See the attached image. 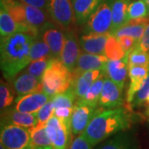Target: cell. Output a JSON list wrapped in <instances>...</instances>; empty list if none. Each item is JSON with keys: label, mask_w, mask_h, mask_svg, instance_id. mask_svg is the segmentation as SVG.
Instances as JSON below:
<instances>
[{"label": "cell", "mask_w": 149, "mask_h": 149, "mask_svg": "<svg viewBox=\"0 0 149 149\" xmlns=\"http://www.w3.org/2000/svg\"><path fill=\"white\" fill-rule=\"evenodd\" d=\"M110 33H84L80 38V48L86 53L104 55L107 40Z\"/></svg>", "instance_id": "5bb4252c"}, {"label": "cell", "mask_w": 149, "mask_h": 149, "mask_svg": "<svg viewBox=\"0 0 149 149\" xmlns=\"http://www.w3.org/2000/svg\"><path fill=\"white\" fill-rule=\"evenodd\" d=\"M14 100V92L6 82L2 81L0 85V108L1 111L5 110Z\"/></svg>", "instance_id": "836d02e7"}, {"label": "cell", "mask_w": 149, "mask_h": 149, "mask_svg": "<svg viewBox=\"0 0 149 149\" xmlns=\"http://www.w3.org/2000/svg\"><path fill=\"white\" fill-rule=\"evenodd\" d=\"M104 74H105V71L104 70H92L73 76L71 87L73 88L74 93L77 96V99H80L82 96L85 95V93L90 89L91 85L94 84V82Z\"/></svg>", "instance_id": "2e32d148"}, {"label": "cell", "mask_w": 149, "mask_h": 149, "mask_svg": "<svg viewBox=\"0 0 149 149\" xmlns=\"http://www.w3.org/2000/svg\"><path fill=\"white\" fill-rule=\"evenodd\" d=\"M132 0H113L112 5V29L110 34L128 22V8Z\"/></svg>", "instance_id": "cb8c5ba5"}, {"label": "cell", "mask_w": 149, "mask_h": 149, "mask_svg": "<svg viewBox=\"0 0 149 149\" xmlns=\"http://www.w3.org/2000/svg\"><path fill=\"white\" fill-rule=\"evenodd\" d=\"M145 2H146V3H147V5H148L149 8V0H145Z\"/></svg>", "instance_id": "f6af8a7d"}, {"label": "cell", "mask_w": 149, "mask_h": 149, "mask_svg": "<svg viewBox=\"0 0 149 149\" xmlns=\"http://www.w3.org/2000/svg\"><path fill=\"white\" fill-rule=\"evenodd\" d=\"M17 32H27V28L17 23L1 3L0 8V34L1 37H7Z\"/></svg>", "instance_id": "603a6c76"}, {"label": "cell", "mask_w": 149, "mask_h": 149, "mask_svg": "<svg viewBox=\"0 0 149 149\" xmlns=\"http://www.w3.org/2000/svg\"><path fill=\"white\" fill-rule=\"evenodd\" d=\"M22 3H27L28 5L34 6L42 9H47V0H18Z\"/></svg>", "instance_id": "60d3db41"}, {"label": "cell", "mask_w": 149, "mask_h": 149, "mask_svg": "<svg viewBox=\"0 0 149 149\" xmlns=\"http://www.w3.org/2000/svg\"><path fill=\"white\" fill-rule=\"evenodd\" d=\"M113 0H104L85 22L84 33H110L112 29V5Z\"/></svg>", "instance_id": "8992f818"}, {"label": "cell", "mask_w": 149, "mask_h": 149, "mask_svg": "<svg viewBox=\"0 0 149 149\" xmlns=\"http://www.w3.org/2000/svg\"><path fill=\"white\" fill-rule=\"evenodd\" d=\"M47 124L37 123L30 130L31 141L33 149L43 148V147H52L51 140L49 139L46 129Z\"/></svg>", "instance_id": "484cf974"}, {"label": "cell", "mask_w": 149, "mask_h": 149, "mask_svg": "<svg viewBox=\"0 0 149 149\" xmlns=\"http://www.w3.org/2000/svg\"><path fill=\"white\" fill-rule=\"evenodd\" d=\"M129 125L128 113L124 109L118 107L99 112L83 134L93 146H95L112 135L127 129Z\"/></svg>", "instance_id": "7a4b0ae2"}, {"label": "cell", "mask_w": 149, "mask_h": 149, "mask_svg": "<svg viewBox=\"0 0 149 149\" xmlns=\"http://www.w3.org/2000/svg\"><path fill=\"white\" fill-rule=\"evenodd\" d=\"M100 111V109L77 100L70 118V129L72 134L80 135L84 133L92 118Z\"/></svg>", "instance_id": "9c48e42d"}, {"label": "cell", "mask_w": 149, "mask_h": 149, "mask_svg": "<svg viewBox=\"0 0 149 149\" xmlns=\"http://www.w3.org/2000/svg\"><path fill=\"white\" fill-rule=\"evenodd\" d=\"M0 149H6L5 147L3 144H0Z\"/></svg>", "instance_id": "ee69618b"}, {"label": "cell", "mask_w": 149, "mask_h": 149, "mask_svg": "<svg viewBox=\"0 0 149 149\" xmlns=\"http://www.w3.org/2000/svg\"><path fill=\"white\" fill-rule=\"evenodd\" d=\"M1 124L13 123L23 128L31 129L37 123V118L36 113H24L15 110L14 109H8L2 113Z\"/></svg>", "instance_id": "e0dca14e"}, {"label": "cell", "mask_w": 149, "mask_h": 149, "mask_svg": "<svg viewBox=\"0 0 149 149\" xmlns=\"http://www.w3.org/2000/svg\"><path fill=\"white\" fill-rule=\"evenodd\" d=\"M80 41L77 40L76 35L71 30H67L65 33V43L60 60L64 65L73 72L80 57Z\"/></svg>", "instance_id": "30bf717a"}, {"label": "cell", "mask_w": 149, "mask_h": 149, "mask_svg": "<svg viewBox=\"0 0 149 149\" xmlns=\"http://www.w3.org/2000/svg\"><path fill=\"white\" fill-rule=\"evenodd\" d=\"M93 147L85 135L81 133L70 143L69 149H93Z\"/></svg>", "instance_id": "74e56055"}, {"label": "cell", "mask_w": 149, "mask_h": 149, "mask_svg": "<svg viewBox=\"0 0 149 149\" xmlns=\"http://www.w3.org/2000/svg\"><path fill=\"white\" fill-rule=\"evenodd\" d=\"M72 80V72L65 66L60 59L53 58L42 77L43 91L52 98L70 89Z\"/></svg>", "instance_id": "277c9868"}, {"label": "cell", "mask_w": 149, "mask_h": 149, "mask_svg": "<svg viewBox=\"0 0 149 149\" xmlns=\"http://www.w3.org/2000/svg\"><path fill=\"white\" fill-rule=\"evenodd\" d=\"M137 48H139L142 51L149 52V23L147 26V28L144 32L143 37H141L139 44L137 46Z\"/></svg>", "instance_id": "ab89813d"}, {"label": "cell", "mask_w": 149, "mask_h": 149, "mask_svg": "<svg viewBox=\"0 0 149 149\" xmlns=\"http://www.w3.org/2000/svg\"><path fill=\"white\" fill-rule=\"evenodd\" d=\"M98 149H133V147L128 135L119 133L107 141Z\"/></svg>", "instance_id": "f1b7e54d"}, {"label": "cell", "mask_w": 149, "mask_h": 149, "mask_svg": "<svg viewBox=\"0 0 149 149\" xmlns=\"http://www.w3.org/2000/svg\"><path fill=\"white\" fill-rule=\"evenodd\" d=\"M15 21L27 28L28 34L37 37L46 29L53 27L48 13L45 9L28 5L18 0H1Z\"/></svg>", "instance_id": "3957f363"}, {"label": "cell", "mask_w": 149, "mask_h": 149, "mask_svg": "<svg viewBox=\"0 0 149 149\" xmlns=\"http://www.w3.org/2000/svg\"><path fill=\"white\" fill-rule=\"evenodd\" d=\"M103 1L104 0H71L75 21L79 24L85 23Z\"/></svg>", "instance_id": "7402d4cb"}, {"label": "cell", "mask_w": 149, "mask_h": 149, "mask_svg": "<svg viewBox=\"0 0 149 149\" xmlns=\"http://www.w3.org/2000/svg\"><path fill=\"white\" fill-rule=\"evenodd\" d=\"M53 58L54 57H47V58L32 61V62L25 68L24 72L29 73V74H32L42 80V77L44 72L47 69Z\"/></svg>", "instance_id": "1f68e13d"}, {"label": "cell", "mask_w": 149, "mask_h": 149, "mask_svg": "<svg viewBox=\"0 0 149 149\" xmlns=\"http://www.w3.org/2000/svg\"><path fill=\"white\" fill-rule=\"evenodd\" d=\"M47 12L51 19L64 28H69L75 22L71 0H47Z\"/></svg>", "instance_id": "52a82bcc"}, {"label": "cell", "mask_w": 149, "mask_h": 149, "mask_svg": "<svg viewBox=\"0 0 149 149\" xmlns=\"http://www.w3.org/2000/svg\"><path fill=\"white\" fill-rule=\"evenodd\" d=\"M50 99L52 98L44 91H37L26 95L18 96L15 100L13 109L17 111L37 114V112L50 100Z\"/></svg>", "instance_id": "8fae6325"}, {"label": "cell", "mask_w": 149, "mask_h": 149, "mask_svg": "<svg viewBox=\"0 0 149 149\" xmlns=\"http://www.w3.org/2000/svg\"><path fill=\"white\" fill-rule=\"evenodd\" d=\"M128 74V67L126 59L113 61L109 60L105 68V75L123 90Z\"/></svg>", "instance_id": "d6986e66"}, {"label": "cell", "mask_w": 149, "mask_h": 149, "mask_svg": "<svg viewBox=\"0 0 149 149\" xmlns=\"http://www.w3.org/2000/svg\"><path fill=\"white\" fill-rule=\"evenodd\" d=\"M30 57L32 61L39 59L52 57V56L51 53V50L47 44L43 40L42 41L36 38L30 49Z\"/></svg>", "instance_id": "d6a6232c"}, {"label": "cell", "mask_w": 149, "mask_h": 149, "mask_svg": "<svg viewBox=\"0 0 149 149\" xmlns=\"http://www.w3.org/2000/svg\"><path fill=\"white\" fill-rule=\"evenodd\" d=\"M123 102V89L109 78H104L99 105L104 108L114 109L121 106Z\"/></svg>", "instance_id": "7c38bea8"}, {"label": "cell", "mask_w": 149, "mask_h": 149, "mask_svg": "<svg viewBox=\"0 0 149 149\" xmlns=\"http://www.w3.org/2000/svg\"><path fill=\"white\" fill-rule=\"evenodd\" d=\"M74 108H68V107H61L55 109L54 115L59 118L65 124L70 128V118L72 115Z\"/></svg>", "instance_id": "8d00e7d4"}, {"label": "cell", "mask_w": 149, "mask_h": 149, "mask_svg": "<svg viewBox=\"0 0 149 149\" xmlns=\"http://www.w3.org/2000/svg\"><path fill=\"white\" fill-rule=\"evenodd\" d=\"M126 52L123 50L120 42L117 37L113 35H109L107 40L105 49H104V56L109 60L117 61L125 58Z\"/></svg>", "instance_id": "4316f807"}, {"label": "cell", "mask_w": 149, "mask_h": 149, "mask_svg": "<svg viewBox=\"0 0 149 149\" xmlns=\"http://www.w3.org/2000/svg\"><path fill=\"white\" fill-rule=\"evenodd\" d=\"M0 139L6 149H33L30 130L18 125L1 124Z\"/></svg>", "instance_id": "5b68a950"}, {"label": "cell", "mask_w": 149, "mask_h": 149, "mask_svg": "<svg viewBox=\"0 0 149 149\" xmlns=\"http://www.w3.org/2000/svg\"><path fill=\"white\" fill-rule=\"evenodd\" d=\"M104 78H105V74L102 75L99 79H97L94 82V84L90 87V89L87 91V92L85 93V95L78 99L77 100L82 102V103H85L88 105L97 108L99 105Z\"/></svg>", "instance_id": "d4e9b609"}, {"label": "cell", "mask_w": 149, "mask_h": 149, "mask_svg": "<svg viewBox=\"0 0 149 149\" xmlns=\"http://www.w3.org/2000/svg\"><path fill=\"white\" fill-rule=\"evenodd\" d=\"M37 37L26 32H17L1 37V69L7 80H10L32 62L30 49Z\"/></svg>", "instance_id": "6da1fadb"}, {"label": "cell", "mask_w": 149, "mask_h": 149, "mask_svg": "<svg viewBox=\"0 0 149 149\" xmlns=\"http://www.w3.org/2000/svg\"><path fill=\"white\" fill-rule=\"evenodd\" d=\"M149 16V8L145 0H133L128 8V22Z\"/></svg>", "instance_id": "83f0119b"}, {"label": "cell", "mask_w": 149, "mask_h": 149, "mask_svg": "<svg viewBox=\"0 0 149 149\" xmlns=\"http://www.w3.org/2000/svg\"><path fill=\"white\" fill-rule=\"evenodd\" d=\"M128 67L133 65L149 67V52L142 51L139 48L133 49L132 52L126 55Z\"/></svg>", "instance_id": "4dcf8cb0"}, {"label": "cell", "mask_w": 149, "mask_h": 149, "mask_svg": "<svg viewBox=\"0 0 149 149\" xmlns=\"http://www.w3.org/2000/svg\"><path fill=\"white\" fill-rule=\"evenodd\" d=\"M117 38L121 43L126 54H128L130 52H132L133 49L137 47V46L139 44V42L135 38L129 37V36H122V37H117Z\"/></svg>", "instance_id": "f35d334b"}, {"label": "cell", "mask_w": 149, "mask_h": 149, "mask_svg": "<svg viewBox=\"0 0 149 149\" xmlns=\"http://www.w3.org/2000/svg\"><path fill=\"white\" fill-rule=\"evenodd\" d=\"M148 18H141V19H135L130 20L126 24L117 29L116 31L112 33L116 37H122V36H129L135 38L139 42L141 37H143L144 32L148 25Z\"/></svg>", "instance_id": "44dd1931"}, {"label": "cell", "mask_w": 149, "mask_h": 149, "mask_svg": "<svg viewBox=\"0 0 149 149\" xmlns=\"http://www.w3.org/2000/svg\"><path fill=\"white\" fill-rule=\"evenodd\" d=\"M42 38L50 48L52 56L60 59L65 43L64 32L54 27H50L42 33Z\"/></svg>", "instance_id": "ffe728a7"}, {"label": "cell", "mask_w": 149, "mask_h": 149, "mask_svg": "<svg viewBox=\"0 0 149 149\" xmlns=\"http://www.w3.org/2000/svg\"><path fill=\"white\" fill-rule=\"evenodd\" d=\"M47 133L53 149H68L71 138V129L59 118L53 115L47 123Z\"/></svg>", "instance_id": "ba28073f"}, {"label": "cell", "mask_w": 149, "mask_h": 149, "mask_svg": "<svg viewBox=\"0 0 149 149\" xmlns=\"http://www.w3.org/2000/svg\"><path fill=\"white\" fill-rule=\"evenodd\" d=\"M54 112H55V105L52 100L51 99L37 112V123L47 124L48 120L54 115Z\"/></svg>", "instance_id": "e575fe53"}, {"label": "cell", "mask_w": 149, "mask_h": 149, "mask_svg": "<svg viewBox=\"0 0 149 149\" xmlns=\"http://www.w3.org/2000/svg\"><path fill=\"white\" fill-rule=\"evenodd\" d=\"M37 149H53L52 147H43V148H39Z\"/></svg>", "instance_id": "b9f144b4"}, {"label": "cell", "mask_w": 149, "mask_h": 149, "mask_svg": "<svg viewBox=\"0 0 149 149\" xmlns=\"http://www.w3.org/2000/svg\"><path fill=\"white\" fill-rule=\"evenodd\" d=\"M149 74V67L133 65L128 67V77L130 84L127 92V103L131 105L135 94L139 91L144 80Z\"/></svg>", "instance_id": "ac0fdd59"}, {"label": "cell", "mask_w": 149, "mask_h": 149, "mask_svg": "<svg viewBox=\"0 0 149 149\" xmlns=\"http://www.w3.org/2000/svg\"><path fill=\"white\" fill-rule=\"evenodd\" d=\"M146 102H147V104L149 105V94L148 95V97H147V100H146Z\"/></svg>", "instance_id": "7bdbcfd3"}, {"label": "cell", "mask_w": 149, "mask_h": 149, "mask_svg": "<svg viewBox=\"0 0 149 149\" xmlns=\"http://www.w3.org/2000/svg\"><path fill=\"white\" fill-rule=\"evenodd\" d=\"M13 89L18 96H23L37 91H43L42 80L32 74L23 72L13 80Z\"/></svg>", "instance_id": "9a60e30c"}, {"label": "cell", "mask_w": 149, "mask_h": 149, "mask_svg": "<svg viewBox=\"0 0 149 149\" xmlns=\"http://www.w3.org/2000/svg\"><path fill=\"white\" fill-rule=\"evenodd\" d=\"M77 96L74 93L72 87H70L67 91L62 93H60L56 95L52 98L55 105V109L61 108V107H68V108H74L75 104V100Z\"/></svg>", "instance_id": "f546056e"}, {"label": "cell", "mask_w": 149, "mask_h": 149, "mask_svg": "<svg viewBox=\"0 0 149 149\" xmlns=\"http://www.w3.org/2000/svg\"><path fill=\"white\" fill-rule=\"evenodd\" d=\"M149 94V74L147 76V78L144 80L141 87L135 94V96L133 98V100L131 104L133 106H139L143 104L144 102H146L148 95Z\"/></svg>", "instance_id": "d590c367"}, {"label": "cell", "mask_w": 149, "mask_h": 149, "mask_svg": "<svg viewBox=\"0 0 149 149\" xmlns=\"http://www.w3.org/2000/svg\"><path fill=\"white\" fill-rule=\"evenodd\" d=\"M109 61L104 55H95L91 53H80L76 66L72 72L73 76L92 70H100L105 71L106 65Z\"/></svg>", "instance_id": "4fadbf2b"}]
</instances>
